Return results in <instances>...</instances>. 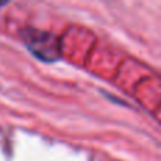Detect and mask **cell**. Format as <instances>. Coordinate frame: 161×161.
I'll list each match as a JSON object with an SVG mask.
<instances>
[{
  "mask_svg": "<svg viewBox=\"0 0 161 161\" xmlns=\"http://www.w3.org/2000/svg\"><path fill=\"white\" fill-rule=\"evenodd\" d=\"M8 2H10V0H0V8H2V7H4V6L7 4Z\"/></svg>",
  "mask_w": 161,
  "mask_h": 161,
  "instance_id": "2",
  "label": "cell"
},
{
  "mask_svg": "<svg viewBox=\"0 0 161 161\" xmlns=\"http://www.w3.org/2000/svg\"><path fill=\"white\" fill-rule=\"evenodd\" d=\"M21 36L24 44L34 54V57L45 62H53L59 58L61 50L57 37L38 30H25L23 31Z\"/></svg>",
  "mask_w": 161,
  "mask_h": 161,
  "instance_id": "1",
  "label": "cell"
}]
</instances>
